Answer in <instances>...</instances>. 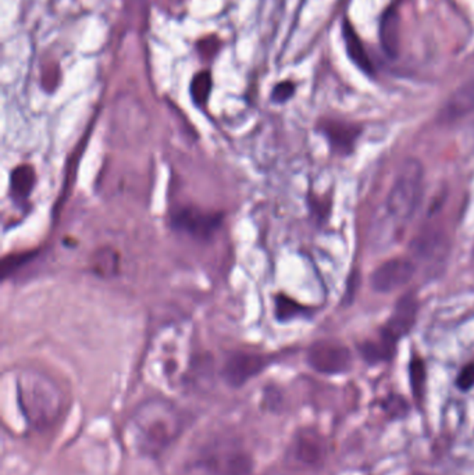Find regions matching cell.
<instances>
[{
  "instance_id": "1",
  "label": "cell",
  "mask_w": 474,
  "mask_h": 475,
  "mask_svg": "<svg viewBox=\"0 0 474 475\" xmlns=\"http://www.w3.org/2000/svg\"><path fill=\"white\" fill-rule=\"evenodd\" d=\"M183 427V417L173 403L150 399L135 408L128 433L138 453L156 459L179 439Z\"/></svg>"
},
{
  "instance_id": "2",
  "label": "cell",
  "mask_w": 474,
  "mask_h": 475,
  "mask_svg": "<svg viewBox=\"0 0 474 475\" xmlns=\"http://www.w3.org/2000/svg\"><path fill=\"white\" fill-rule=\"evenodd\" d=\"M17 398L26 421L40 431L52 427L63 410V395L59 387L38 371L20 374Z\"/></svg>"
},
{
  "instance_id": "3",
  "label": "cell",
  "mask_w": 474,
  "mask_h": 475,
  "mask_svg": "<svg viewBox=\"0 0 474 475\" xmlns=\"http://www.w3.org/2000/svg\"><path fill=\"white\" fill-rule=\"evenodd\" d=\"M424 186V167L417 159L402 163L390 188L385 209L397 222L405 224L412 219L420 205Z\"/></svg>"
},
{
  "instance_id": "4",
  "label": "cell",
  "mask_w": 474,
  "mask_h": 475,
  "mask_svg": "<svg viewBox=\"0 0 474 475\" xmlns=\"http://www.w3.org/2000/svg\"><path fill=\"white\" fill-rule=\"evenodd\" d=\"M449 248V234L444 219V200L438 199L427 212L410 244V249L414 257L423 263H438L448 256Z\"/></svg>"
},
{
  "instance_id": "5",
  "label": "cell",
  "mask_w": 474,
  "mask_h": 475,
  "mask_svg": "<svg viewBox=\"0 0 474 475\" xmlns=\"http://www.w3.org/2000/svg\"><path fill=\"white\" fill-rule=\"evenodd\" d=\"M202 467L209 475H249L252 462L238 445L221 442L205 453Z\"/></svg>"
},
{
  "instance_id": "6",
  "label": "cell",
  "mask_w": 474,
  "mask_h": 475,
  "mask_svg": "<svg viewBox=\"0 0 474 475\" xmlns=\"http://www.w3.org/2000/svg\"><path fill=\"white\" fill-rule=\"evenodd\" d=\"M307 365L325 375H339L352 366V355L346 345L338 339L315 342L306 355Z\"/></svg>"
},
{
  "instance_id": "7",
  "label": "cell",
  "mask_w": 474,
  "mask_h": 475,
  "mask_svg": "<svg viewBox=\"0 0 474 475\" xmlns=\"http://www.w3.org/2000/svg\"><path fill=\"white\" fill-rule=\"evenodd\" d=\"M288 457L296 467L317 469L327 457L326 440L315 430H302L292 439Z\"/></svg>"
},
{
  "instance_id": "8",
  "label": "cell",
  "mask_w": 474,
  "mask_h": 475,
  "mask_svg": "<svg viewBox=\"0 0 474 475\" xmlns=\"http://www.w3.org/2000/svg\"><path fill=\"white\" fill-rule=\"evenodd\" d=\"M416 265L410 258L393 257L381 263L370 275V285L378 293H391L403 288L414 277Z\"/></svg>"
},
{
  "instance_id": "9",
  "label": "cell",
  "mask_w": 474,
  "mask_h": 475,
  "mask_svg": "<svg viewBox=\"0 0 474 475\" xmlns=\"http://www.w3.org/2000/svg\"><path fill=\"white\" fill-rule=\"evenodd\" d=\"M419 313V302L413 293L403 294L397 302L390 319L380 329L378 338L397 348L402 336L410 332L416 324Z\"/></svg>"
},
{
  "instance_id": "10",
  "label": "cell",
  "mask_w": 474,
  "mask_h": 475,
  "mask_svg": "<svg viewBox=\"0 0 474 475\" xmlns=\"http://www.w3.org/2000/svg\"><path fill=\"white\" fill-rule=\"evenodd\" d=\"M171 224L176 229L196 239H209L221 224V214L205 212L198 207H181L173 217Z\"/></svg>"
},
{
  "instance_id": "11",
  "label": "cell",
  "mask_w": 474,
  "mask_h": 475,
  "mask_svg": "<svg viewBox=\"0 0 474 475\" xmlns=\"http://www.w3.org/2000/svg\"><path fill=\"white\" fill-rule=\"evenodd\" d=\"M319 130L326 137L331 150L339 156L351 154L362 134V128L359 125L332 118L323 120L319 124Z\"/></svg>"
},
{
  "instance_id": "12",
  "label": "cell",
  "mask_w": 474,
  "mask_h": 475,
  "mask_svg": "<svg viewBox=\"0 0 474 475\" xmlns=\"http://www.w3.org/2000/svg\"><path fill=\"white\" fill-rule=\"evenodd\" d=\"M266 363V359L256 353H235L222 368V378L230 387L239 388L259 375Z\"/></svg>"
},
{
  "instance_id": "13",
  "label": "cell",
  "mask_w": 474,
  "mask_h": 475,
  "mask_svg": "<svg viewBox=\"0 0 474 475\" xmlns=\"http://www.w3.org/2000/svg\"><path fill=\"white\" fill-rule=\"evenodd\" d=\"M342 37L345 42V49L348 52L349 59L367 75H374V64L368 57L365 45L362 39L356 34L354 25L349 20H344L342 23Z\"/></svg>"
},
{
  "instance_id": "14",
  "label": "cell",
  "mask_w": 474,
  "mask_h": 475,
  "mask_svg": "<svg viewBox=\"0 0 474 475\" xmlns=\"http://www.w3.org/2000/svg\"><path fill=\"white\" fill-rule=\"evenodd\" d=\"M380 39L383 49L390 57H397L400 50V17L397 10L388 8L381 18Z\"/></svg>"
},
{
  "instance_id": "15",
  "label": "cell",
  "mask_w": 474,
  "mask_h": 475,
  "mask_svg": "<svg viewBox=\"0 0 474 475\" xmlns=\"http://www.w3.org/2000/svg\"><path fill=\"white\" fill-rule=\"evenodd\" d=\"M10 183H11V192H13L14 198L21 199V200L28 198L34 185H35V171H34V168L28 164L18 166L17 168L13 170L11 177H10Z\"/></svg>"
},
{
  "instance_id": "16",
  "label": "cell",
  "mask_w": 474,
  "mask_h": 475,
  "mask_svg": "<svg viewBox=\"0 0 474 475\" xmlns=\"http://www.w3.org/2000/svg\"><path fill=\"white\" fill-rule=\"evenodd\" d=\"M472 109H474V88H463L448 103L444 111V117L446 120H453Z\"/></svg>"
},
{
  "instance_id": "17",
  "label": "cell",
  "mask_w": 474,
  "mask_h": 475,
  "mask_svg": "<svg viewBox=\"0 0 474 475\" xmlns=\"http://www.w3.org/2000/svg\"><path fill=\"white\" fill-rule=\"evenodd\" d=\"M118 268V257L113 249H99L92 257V270L101 277H111Z\"/></svg>"
},
{
  "instance_id": "18",
  "label": "cell",
  "mask_w": 474,
  "mask_h": 475,
  "mask_svg": "<svg viewBox=\"0 0 474 475\" xmlns=\"http://www.w3.org/2000/svg\"><path fill=\"white\" fill-rule=\"evenodd\" d=\"M212 91V76L209 71H201L192 78L191 82V96L195 105L203 106Z\"/></svg>"
},
{
  "instance_id": "19",
  "label": "cell",
  "mask_w": 474,
  "mask_h": 475,
  "mask_svg": "<svg viewBox=\"0 0 474 475\" xmlns=\"http://www.w3.org/2000/svg\"><path fill=\"white\" fill-rule=\"evenodd\" d=\"M409 377H410V385L412 391L416 399H422L424 394L427 372L424 362L419 356H413L409 365Z\"/></svg>"
},
{
  "instance_id": "20",
  "label": "cell",
  "mask_w": 474,
  "mask_h": 475,
  "mask_svg": "<svg viewBox=\"0 0 474 475\" xmlns=\"http://www.w3.org/2000/svg\"><path fill=\"white\" fill-rule=\"evenodd\" d=\"M303 310L305 309L299 303H296L295 300H292L291 297H288V296L280 294L277 297V302H276V314H277V319H280L283 321L296 317Z\"/></svg>"
},
{
  "instance_id": "21",
  "label": "cell",
  "mask_w": 474,
  "mask_h": 475,
  "mask_svg": "<svg viewBox=\"0 0 474 475\" xmlns=\"http://www.w3.org/2000/svg\"><path fill=\"white\" fill-rule=\"evenodd\" d=\"M34 253H21V255H13V256L6 257L1 264V277L6 278L9 274L14 273L16 268H18L21 264L28 261Z\"/></svg>"
},
{
  "instance_id": "22",
  "label": "cell",
  "mask_w": 474,
  "mask_h": 475,
  "mask_svg": "<svg viewBox=\"0 0 474 475\" xmlns=\"http://www.w3.org/2000/svg\"><path fill=\"white\" fill-rule=\"evenodd\" d=\"M293 92H295V85L292 84L291 81H284V82L276 85V88L273 89L271 98L277 103H284L291 98Z\"/></svg>"
},
{
  "instance_id": "23",
  "label": "cell",
  "mask_w": 474,
  "mask_h": 475,
  "mask_svg": "<svg viewBox=\"0 0 474 475\" xmlns=\"http://www.w3.org/2000/svg\"><path fill=\"white\" fill-rule=\"evenodd\" d=\"M456 385L462 391H469L474 387V363L465 367L456 379Z\"/></svg>"
},
{
  "instance_id": "24",
  "label": "cell",
  "mask_w": 474,
  "mask_h": 475,
  "mask_svg": "<svg viewBox=\"0 0 474 475\" xmlns=\"http://www.w3.org/2000/svg\"><path fill=\"white\" fill-rule=\"evenodd\" d=\"M219 46L220 42L216 38H208L206 40L199 42V52H201L203 56H212V55H215V53L218 52Z\"/></svg>"
}]
</instances>
